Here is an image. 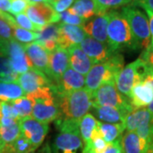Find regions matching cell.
<instances>
[{
  "label": "cell",
  "instance_id": "1",
  "mask_svg": "<svg viewBox=\"0 0 153 153\" xmlns=\"http://www.w3.org/2000/svg\"><path fill=\"white\" fill-rule=\"evenodd\" d=\"M109 20L107 26V46L113 53L120 49H137L131 29L122 13L116 10L108 12Z\"/></svg>",
  "mask_w": 153,
  "mask_h": 153
},
{
  "label": "cell",
  "instance_id": "2",
  "mask_svg": "<svg viewBox=\"0 0 153 153\" xmlns=\"http://www.w3.org/2000/svg\"><path fill=\"white\" fill-rule=\"evenodd\" d=\"M123 64V57L118 53H114L106 61L94 64L86 74L85 89L93 94L105 82L115 80Z\"/></svg>",
  "mask_w": 153,
  "mask_h": 153
},
{
  "label": "cell",
  "instance_id": "3",
  "mask_svg": "<svg viewBox=\"0 0 153 153\" xmlns=\"http://www.w3.org/2000/svg\"><path fill=\"white\" fill-rule=\"evenodd\" d=\"M59 109L65 119L80 121L92 106V94L85 88L59 95Z\"/></svg>",
  "mask_w": 153,
  "mask_h": 153
},
{
  "label": "cell",
  "instance_id": "4",
  "mask_svg": "<svg viewBox=\"0 0 153 153\" xmlns=\"http://www.w3.org/2000/svg\"><path fill=\"white\" fill-rule=\"evenodd\" d=\"M152 72L148 64L141 57L127 65L122 69L115 78L117 90L126 98L129 99L133 87L143 82L146 77Z\"/></svg>",
  "mask_w": 153,
  "mask_h": 153
},
{
  "label": "cell",
  "instance_id": "5",
  "mask_svg": "<svg viewBox=\"0 0 153 153\" xmlns=\"http://www.w3.org/2000/svg\"><path fill=\"white\" fill-rule=\"evenodd\" d=\"M121 13L130 27L137 49H147L151 44V32L146 15L136 6L130 4L123 7Z\"/></svg>",
  "mask_w": 153,
  "mask_h": 153
},
{
  "label": "cell",
  "instance_id": "6",
  "mask_svg": "<svg viewBox=\"0 0 153 153\" xmlns=\"http://www.w3.org/2000/svg\"><path fill=\"white\" fill-rule=\"evenodd\" d=\"M92 104L100 106H111L127 115L134 110L129 100L117 90L115 80L105 82L92 94Z\"/></svg>",
  "mask_w": 153,
  "mask_h": 153
},
{
  "label": "cell",
  "instance_id": "7",
  "mask_svg": "<svg viewBox=\"0 0 153 153\" xmlns=\"http://www.w3.org/2000/svg\"><path fill=\"white\" fill-rule=\"evenodd\" d=\"M4 55L8 56L13 71L17 74H23L33 68L31 60L26 54L24 45L14 38L6 41Z\"/></svg>",
  "mask_w": 153,
  "mask_h": 153
},
{
  "label": "cell",
  "instance_id": "8",
  "mask_svg": "<svg viewBox=\"0 0 153 153\" xmlns=\"http://www.w3.org/2000/svg\"><path fill=\"white\" fill-rule=\"evenodd\" d=\"M22 134L32 143L36 150L44 142L49 131V123L36 120L33 117H28L19 120Z\"/></svg>",
  "mask_w": 153,
  "mask_h": 153
},
{
  "label": "cell",
  "instance_id": "9",
  "mask_svg": "<svg viewBox=\"0 0 153 153\" xmlns=\"http://www.w3.org/2000/svg\"><path fill=\"white\" fill-rule=\"evenodd\" d=\"M31 100L33 103L32 116L36 120L49 123L60 117V109L58 103L55 101V97L49 99H33Z\"/></svg>",
  "mask_w": 153,
  "mask_h": 153
},
{
  "label": "cell",
  "instance_id": "10",
  "mask_svg": "<svg viewBox=\"0 0 153 153\" xmlns=\"http://www.w3.org/2000/svg\"><path fill=\"white\" fill-rule=\"evenodd\" d=\"M109 16L108 12L98 14L87 20L82 25V30L88 37L94 38L100 43L107 44V26Z\"/></svg>",
  "mask_w": 153,
  "mask_h": 153
},
{
  "label": "cell",
  "instance_id": "11",
  "mask_svg": "<svg viewBox=\"0 0 153 153\" xmlns=\"http://www.w3.org/2000/svg\"><path fill=\"white\" fill-rule=\"evenodd\" d=\"M17 83L22 87L26 94L33 93L41 88L53 86L48 76L34 68L21 74L18 77Z\"/></svg>",
  "mask_w": 153,
  "mask_h": 153
},
{
  "label": "cell",
  "instance_id": "12",
  "mask_svg": "<svg viewBox=\"0 0 153 153\" xmlns=\"http://www.w3.org/2000/svg\"><path fill=\"white\" fill-rule=\"evenodd\" d=\"M84 86L85 78L83 75L71 68H68L56 82V85L54 86V90L58 95H61L83 88Z\"/></svg>",
  "mask_w": 153,
  "mask_h": 153
},
{
  "label": "cell",
  "instance_id": "13",
  "mask_svg": "<svg viewBox=\"0 0 153 153\" xmlns=\"http://www.w3.org/2000/svg\"><path fill=\"white\" fill-rule=\"evenodd\" d=\"M80 48L91 60H93L94 64L106 61L114 54L109 49L107 44L100 43L88 36L80 44Z\"/></svg>",
  "mask_w": 153,
  "mask_h": 153
},
{
  "label": "cell",
  "instance_id": "14",
  "mask_svg": "<svg viewBox=\"0 0 153 153\" xmlns=\"http://www.w3.org/2000/svg\"><path fill=\"white\" fill-rule=\"evenodd\" d=\"M69 67L68 50L61 47L56 49L49 54V74L48 76L57 82L62 74Z\"/></svg>",
  "mask_w": 153,
  "mask_h": 153
},
{
  "label": "cell",
  "instance_id": "15",
  "mask_svg": "<svg viewBox=\"0 0 153 153\" xmlns=\"http://www.w3.org/2000/svg\"><path fill=\"white\" fill-rule=\"evenodd\" d=\"M86 37L87 35L81 27L71 26L65 23L59 24V47L69 49L71 46L81 44Z\"/></svg>",
  "mask_w": 153,
  "mask_h": 153
},
{
  "label": "cell",
  "instance_id": "16",
  "mask_svg": "<svg viewBox=\"0 0 153 153\" xmlns=\"http://www.w3.org/2000/svg\"><path fill=\"white\" fill-rule=\"evenodd\" d=\"M26 54L31 60L34 69L44 73L48 76L49 74V53L43 46L37 43L24 45Z\"/></svg>",
  "mask_w": 153,
  "mask_h": 153
},
{
  "label": "cell",
  "instance_id": "17",
  "mask_svg": "<svg viewBox=\"0 0 153 153\" xmlns=\"http://www.w3.org/2000/svg\"><path fill=\"white\" fill-rule=\"evenodd\" d=\"M128 100L134 109L144 108L153 100V86L146 79L137 83L132 88Z\"/></svg>",
  "mask_w": 153,
  "mask_h": 153
},
{
  "label": "cell",
  "instance_id": "18",
  "mask_svg": "<svg viewBox=\"0 0 153 153\" xmlns=\"http://www.w3.org/2000/svg\"><path fill=\"white\" fill-rule=\"evenodd\" d=\"M89 111L96 120L105 123L124 124L127 117V114L123 111L111 106H100L92 104Z\"/></svg>",
  "mask_w": 153,
  "mask_h": 153
},
{
  "label": "cell",
  "instance_id": "19",
  "mask_svg": "<svg viewBox=\"0 0 153 153\" xmlns=\"http://www.w3.org/2000/svg\"><path fill=\"white\" fill-rule=\"evenodd\" d=\"M69 53V65L76 72L85 75L94 65L93 60L88 56L80 46L74 45L67 49Z\"/></svg>",
  "mask_w": 153,
  "mask_h": 153
},
{
  "label": "cell",
  "instance_id": "20",
  "mask_svg": "<svg viewBox=\"0 0 153 153\" xmlns=\"http://www.w3.org/2000/svg\"><path fill=\"white\" fill-rule=\"evenodd\" d=\"M59 38V25L49 24L38 33V36L35 43L40 44L49 53L53 52L57 47Z\"/></svg>",
  "mask_w": 153,
  "mask_h": 153
},
{
  "label": "cell",
  "instance_id": "21",
  "mask_svg": "<svg viewBox=\"0 0 153 153\" xmlns=\"http://www.w3.org/2000/svg\"><path fill=\"white\" fill-rule=\"evenodd\" d=\"M123 153H146L148 143L141 139L135 131H127L121 140Z\"/></svg>",
  "mask_w": 153,
  "mask_h": 153
},
{
  "label": "cell",
  "instance_id": "22",
  "mask_svg": "<svg viewBox=\"0 0 153 153\" xmlns=\"http://www.w3.org/2000/svg\"><path fill=\"white\" fill-rule=\"evenodd\" d=\"M152 123V116L147 108L134 109L127 115L125 118V129L128 131H135L138 128Z\"/></svg>",
  "mask_w": 153,
  "mask_h": 153
},
{
  "label": "cell",
  "instance_id": "23",
  "mask_svg": "<svg viewBox=\"0 0 153 153\" xmlns=\"http://www.w3.org/2000/svg\"><path fill=\"white\" fill-rule=\"evenodd\" d=\"M67 11L72 15L81 17L85 21L91 19L97 14L94 0H76Z\"/></svg>",
  "mask_w": 153,
  "mask_h": 153
},
{
  "label": "cell",
  "instance_id": "24",
  "mask_svg": "<svg viewBox=\"0 0 153 153\" xmlns=\"http://www.w3.org/2000/svg\"><path fill=\"white\" fill-rule=\"evenodd\" d=\"M26 96V93L17 82H0V100L10 102Z\"/></svg>",
  "mask_w": 153,
  "mask_h": 153
},
{
  "label": "cell",
  "instance_id": "25",
  "mask_svg": "<svg viewBox=\"0 0 153 153\" xmlns=\"http://www.w3.org/2000/svg\"><path fill=\"white\" fill-rule=\"evenodd\" d=\"M100 129L102 133L103 139L107 144H111L122 138V134L125 130L124 124L105 123L98 121Z\"/></svg>",
  "mask_w": 153,
  "mask_h": 153
},
{
  "label": "cell",
  "instance_id": "26",
  "mask_svg": "<svg viewBox=\"0 0 153 153\" xmlns=\"http://www.w3.org/2000/svg\"><path fill=\"white\" fill-rule=\"evenodd\" d=\"M97 126V120L92 114L87 113L79 122V130L83 144L90 142L91 137Z\"/></svg>",
  "mask_w": 153,
  "mask_h": 153
},
{
  "label": "cell",
  "instance_id": "27",
  "mask_svg": "<svg viewBox=\"0 0 153 153\" xmlns=\"http://www.w3.org/2000/svg\"><path fill=\"white\" fill-rule=\"evenodd\" d=\"M19 75L13 71L10 59L0 54V82H17Z\"/></svg>",
  "mask_w": 153,
  "mask_h": 153
},
{
  "label": "cell",
  "instance_id": "28",
  "mask_svg": "<svg viewBox=\"0 0 153 153\" xmlns=\"http://www.w3.org/2000/svg\"><path fill=\"white\" fill-rule=\"evenodd\" d=\"M4 150L10 153H34L36 151L32 143L22 134L12 144L4 146Z\"/></svg>",
  "mask_w": 153,
  "mask_h": 153
},
{
  "label": "cell",
  "instance_id": "29",
  "mask_svg": "<svg viewBox=\"0 0 153 153\" xmlns=\"http://www.w3.org/2000/svg\"><path fill=\"white\" fill-rule=\"evenodd\" d=\"M97 14L107 13L111 10L117 9L119 7L129 5L133 3L134 0H94Z\"/></svg>",
  "mask_w": 153,
  "mask_h": 153
},
{
  "label": "cell",
  "instance_id": "30",
  "mask_svg": "<svg viewBox=\"0 0 153 153\" xmlns=\"http://www.w3.org/2000/svg\"><path fill=\"white\" fill-rule=\"evenodd\" d=\"M10 103L16 109L20 119L31 117L33 114V101L27 96L17 99L16 100L10 101Z\"/></svg>",
  "mask_w": 153,
  "mask_h": 153
},
{
  "label": "cell",
  "instance_id": "31",
  "mask_svg": "<svg viewBox=\"0 0 153 153\" xmlns=\"http://www.w3.org/2000/svg\"><path fill=\"white\" fill-rule=\"evenodd\" d=\"M22 134L19 123L10 127L0 126V142L4 146L10 145Z\"/></svg>",
  "mask_w": 153,
  "mask_h": 153
},
{
  "label": "cell",
  "instance_id": "32",
  "mask_svg": "<svg viewBox=\"0 0 153 153\" xmlns=\"http://www.w3.org/2000/svg\"><path fill=\"white\" fill-rule=\"evenodd\" d=\"M38 36V33L31 32L19 27L13 28V38L23 45L34 43L37 40Z\"/></svg>",
  "mask_w": 153,
  "mask_h": 153
},
{
  "label": "cell",
  "instance_id": "33",
  "mask_svg": "<svg viewBox=\"0 0 153 153\" xmlns=\"http://www.w3.org/2000/svg\"><path fill=\"white\" fill-rule=\"evenodd\" d=\"M15 20H16V24L18 25L19 27H22L23 29L31 31V32L40 33L44 29V28L40 27L38 26H36L35 24H33V22L30 21V19L27 16V15L24 14V13L15 16Z\"/></svg>",
  "mask_w": 153,
  "mask_h": 153
},
{
  "label": "cell",
  "instance_id": "34",
  "mask_svg": "<svg viewBox=\"0 0 153 153\" xmlns=\"http://www.w3.org/2000/svg\"><path fill=\"white\" fill-rule=\"evenodd\" d=\"M60 18L62 23L71 25V26H77V27H82V25L84 24V22H86L84 19L77 16H75V15H72L67 10L60 13Z\"/></svg>",
  "mask_w": 153,
  "mask_h": 153
},
{
  "label": "cell",
  "instance_id": "35",
  "mask_svg": "<svg viewBox=\"0 0 153 153\" xmlns=\"http://www.w3.org/2000/svg\"><path fill=\"white\" fill-rule=\"evenodd\" d=\"M29 2L27 0H11L10 10L9 13L14 16L22 14L24 11H26Z\"/></svg>",
  "mask_w": 153,
  "mask_h": 153
},
{
  "label": "cell",
  "instance_id": "36",
  "mask_svg": "<svg viewBox=\"0 0 153 153\" xmlns=\"http://www.w3.org/2000/svg\"><path fill=\"white\" fill-rule=\"evenodd\" d=\"M0 38L5 41L13 39V27L4 19L0 18Z\"/></svg>",
  "mask_w": 153,
  "mask_h": 153
},
{
  "label": "cell",
  "instance_id": "37",
  "mask_svg": "<svg viewBox=\"0 0 153 153\" xmlns=\"http://www.w3.org/2000/svg\"><path fill=\"white\" fill-rule=\"evenodd\" d=\"M1 113H2L3 117H8V118H13V119H20L17 111L10 102H3L2 101Z\"/></svg>",
  "mask_w": 153,
  "mask_h": 153
},
{
  "label": "cell",
  "instance_id": "38",
  "mask_svg": "<svg viewBox=\"0 0 153 153\" xmlns=\"http://www.w3.org/2000/svg\"><path fill=\"white\" fill-rule=\"evenodd\" d=\"M75 0H53L49 4L53 7L58 14L67 10L74 3Z\"/></svg>",
  "mask_w": 153,
  "mask_h": 153
},
{
  "label": "cell",
  "instance_id": "39",
  "mask_svg": "<svg viewBox=\"0 0 153 153\" xmlns=\"http://www.w3.org/2000/svg\"><path fill=\"white\" fill-rule=\"evenodd\" d=\"M130 5L140 6L146 11L153 13V0H134Z\"/></svg>",
  "mask_w": 153,
  "mask_h": 153
},
{
  "label": "cell",
  "instance_id": "40",
  "mask_svg": "<svg viewBox=\"0 0 153 153\" xmlns=\"http://www.w3.org/2000/svg\"><path fill=\"white\" fill-rule=\"evenodd\" d=\"M140 57L147 63L148 66H150L151 70L153 72V49H152V47L149 46L147 49H145Z\"/></svg>",
  "mask_w": 153,
  "mask_h": 153
},
{
  "label": "cell",
  "instance_id": "41",
  "mask_svg": "<svg viewBox=\"0 0 153 153\" xmlns=\"http://www.w3.org/2000/svg\"><path fill=\"white\" fill-rule=\"evenodd\" d=\"M20 119H13V118H8V117H3L0 121V126L3 127H10L19 123Z\"/></svg>",
  "mask_w": 153,
  "mask_h": 153
},
{
  "label": "cell",
  "instance_id": "42",
  "mask_svg": "<svg viewBox=\"0 0 153 153\" xmlns=\"http://www.w3.org/2000/svg\"><path fill=\"white\" fill-rule=\"evenodd\" d=\"M11 0H0V10L4 12H10Z\"/></svg>",
  "mask_w": 153,
  "mask_h": 153
},
{
  "label": "cell",
  "instance_id": "43",
  "mask_svg": "<svg viewBox=\"0 0 153 153\" xmlns=\"http://www.w3.org/2000/svg\"><path fill=\"white\" fill-rule=\"evenodd\" d=\"M149 17V26H150V32H151V42H153V13L146 11Z\"/></svg>",
  "mask_w": 153,
  "mask_h": 153
},
{
  "label": "cell",
  "instance_id": "44",
  "mask_svg": "<svg viewBox=\"0 0 153 153\" xmlns=\"http://www.w3.org/2000/svg\"><path fill=\"white\" fill-rule=\"evenodd\" d=\"M6 45V41L4 40L3 38H0V54L4 55V49H5Z\"/></svg>",
  "mask_w": 153,
  "mask_h": 153
},
{
  "label": "cell",
  "instance_id": "45",
  "mask_svg": "<svg viewBox=\"0 0 153 153\" xmlns=\"http://www.w3.org/2000/svg\"><path fill=\"white\" fill-rule=\"evenodd\" d=\"M38 153H52V152H51V149H50V147H49V145H48V144H46L44 147L42 148V149H41Z\"/></svg>",
  "mask_w": 153,
  "mask_h": 153
},
{
  "label": "cell",
  "instance_id": "46",
  "mask_svg": "<svg viewBox=\"0 0 153 153\" xmlns=\"http://www.w3.org/2000/svg\"><path fill=\"white\" fill-rule=\"evenodd\" d=\"M147 110L152 116V123L153 124V100L147 105Z\"/></svg>",
  "mask_w": 153,
  "mask_h": 153
},
{
  "label": "cell",
  "instance_id": "47",
  "mask_svg": "<svg viewBox=\"0 0 153 153\" xmlns=\"http://www.w3.org/2000/svg\"><path fill=\"white\" fill-rule=\"evenodd\" d=\"M29 4H35L38 3H48V0H27Z\"/></svg>",
  "mask_w": 153,
  "mask_h": 153
},
{
  "label": "cell",
  "instance_id": "48",
  "mask_svg": "<svg viewBox=\"0 0 153 153\" xmlns=\"http://www.w3.org/2000/svg\"><path fill=\"white\" fill-rule=\"evenodd\" d=\"M6 12H4V11L0 10V18H2V19H4V16H5Z\"/></svg>",
  "mask_w": 153,
  "mask_h": 153
},
{
  "label": "cell",
  "instance_id": "49",
  "mask_svg": "<svg viewBox=\"0 0 153 153\" xmlns=\"http://www.w3.org/2000/svg\"><path fill=\"white\" fill-rule=\"evenodd\" d=\"M4 145L0 142V152H2V151L4 150Z\"/></svg>",
  "mask_w": 153,
  "mask_h": 153
},
{
  "label": "cell",
  "instance_id": "50",
  "mask_svg": "<svg viewBox=\"0 0 153 153\" xmlns=\"http://www.w3.org/2000/svg\"><path fill=\"white\" fill-rule=\"evenodd\" d=\"M0 153H10V152H7V151H5V150H3V151H2V152H0Z\"/></svg>",
  "mask_w": 153,
  "mask_h": 153
},
{
  "label": "cell",
  "instance_id": "51",
  "mask_svg": "<svg viewBox=\"0 0 153 153\" xmlns=\"http://www.w3.org/2000/svg\"><path fill=\"white\" fill-rule=\"evenodd\" d=\"M150 46L152 47V49H153V42H151V44H150Z\"/></svg>",
  "mask_w": 153,
  "mask_h": 153
},
{
  "label": "cell",
  "instance_id": "52",
  "mask_svg": "<svg viewBox=\"0 0 153 153\" xmlns=\"http://www.w3.org/2000/svg\"><path fill=\"white\" fill-rule=\"evenodd\" d=\"M52 1H53V0H48V4H50V3H51Z\"/></svg>",
  "mask_w": 153,
  "mask_h": 153
},
{
  "label": "cell",
  "instance_id": "53",
  "mask_svg": "<svg viewBox=\"0 0 153 153\" xmlns=\"http://www.w3.org/2000/svg\"><path fill=\"white\" fill-rule=\"evenodd\" d=\"M153 142V137H152V140H151V142H150V144H151V143H152ZM150 144H149V145H150Z\"/></svg>",
  "mask_w": 153,
  "mask_h": 153
}]
</instances>
